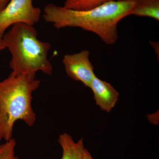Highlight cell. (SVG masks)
<instances>
[{"label":"cell","instance_id":"52a82bcc","mask_svg":"<svg viewBox=\"0 0 159 159\" xmlns=\"http://www.w3.org/2000/svg\"><path fill=\"white\" fill-rule=\"evenodd\" d=\"M58 142L62 151L61 159H82L85 150L83 139L75 142L70 134L64 133L59 136Z\"/></svg>","mask_w":159,"mask_h":159},{"label":"cell","instance_id":"3957f363","mask_svg":"<svg viewBox=\"0 0 159 159\" xmlns=\"http://www.w3.org/2000/svg\"><path fill=\"white\" fill-rule=\"evenodd\" d=\"M33 26L15 24L2 38L11 58L10 67L15 75L35 76L38 71L51 75L53 66L48 59L50 43L41 41Z\"/></svg>","mask_w":159,"mask_h":159},{"label":"cell","instance_id":"277c9868","mask_svg":"<svg viewBox=\"0 0 159 159\" xmlns=\"http://www.w3.org/2000/svg\"><path fill=\"white\" fill-rule=\"evenodd\" d=\"M41 10L33 6L32 0H10L0 12V36L15 24L34 26L39 22Z\"/></svg>","mask_w":159,"mask_h":159},{"label":"cell","instance_id":"4fadbf2b","mask_svg":"<svg viewBox=\"0 0 159 159\" xmlns=\"http://www.w3.org/2000/svg\"><path fill=\"white\" fill-rule=\"evenodd\" d=\"M6 48L4 41H3L2 37L0 36V51H3Z\"/></svg>","mask_w":159,"mask_h":159},{"label":"cell","instance_id":"8992f818","mask_svg":"<svg viewBox=\"0 0 159 159\" xmlns=\"http://www.w3.org/2000/svg\"><path fill=\"white\" fill-rule=\"evenodd\" d=\"M93 91L96 105L101 110L109 113L119 100V93L109 83L95 76L89 87Z\"/></svg>","mask_w":159,"mask_h":159},{"label":"cell","instance_id":"7a4b0ae2","mask_svg":"<svg viewBox=\"0 0 159 159\" xmlns=\"http://www.w3.org/2000/svg\"><path fill=\"white\" fill-rule=\"evenodd\" d=\"M40 83L35 76L12 72L0 81V142L12 139L15 123L18 120L29 126L34 125L36 115L31 104L32 94Z\"/></svg>","mask_w":159,"mask_h":159},{"label":"cell","instance_id":"ba28073f","mask_svg":"<svg viewBox=\"0 0 159 159\" xmlns=\"http://www.w3.org/2000/svg\"><path fill=\"white\" fill-rule=\"evenodd\" d=\"M129 15L151 18L159 21V0H136Z\"/></svg>","mask_w":159,"mask_h":159},{"label":"cell","instance_id":"7c38bea8","mask_svg":"<svg viewBox=\"0 0 159 159\" xmlns=\"http://www.w3.org/2000/svg\"><path fill=\"white\" fill-rule=\"evenodd\" d=\"M82 159H94L92 157L90 153L89 152L87 149L85 148V150L84 152Z\"/></svg>","mask_w":159,"mask_h":159},{"label":"cell","instance_id":"8fae6325","mask_svg":"<svg viewBox=\"0 0 159 159\" xmlns=\"http://www.w3.org/2000/svg\"><path fill=\"white\" fill-rule=\"evenodd\" d=\"M10 0H0V12L3 10Z\"/></svg>","mask_w":159,"mask_h":159},{"label":"cell","instance_id":"9c48e42d","mask_svg":"<svg viewBox=\"0 0 159 159\" xmlns=\"http://www.w3.org/2000/svg\"><path fill=\"white\" fill-rule=\"evenodd\" d=\"M116 0H66L63 7L74 10H87Z\"/></svg>","mask_w":159,"mask_h":159},{"label":"cell","instance_id":"6da1fadb","mask_svg":"<svg viewBox=\"0 0 159 159\" xmlns=\"http://www.w3.org/2000/svg\"><path fill=\"white\" fill-rule=\"evenodd\" d=\"M136 0H116L87 10H74L50 3L45 7L43 17L57 29L76 27L91 31L107 45L118 38L117 25L129 16Z\"/></svg>","mask_w":159,"mask_h":159},{"label":"cell","instance_id":"30bf717a","mask_svg":"<svg viewBox=\"0 0 159 159\" xmlns=\"http://www.w3.org/2000/svg\"><path fill=\"white\" fill-rule=\"evenodd\" d=\"M16 140L13 138L0 145V159H19L15 153Z\"/></svg>","mask_w":159,"mask_h":159},{"label":"cell","instance_id":"5b68a950","mask_svg":"<svg viewBox=\"0 0 159 159\" xmlns=\"http://www.w3.org/2000/svg\"><path fill=\"white\" fill-rule=\"evenodd\" d=\"M89 55V51L83 50L74 54H66L62 59L68 76L74 81L81 82L89 88L96 76Z\"/></svg>","mask_w":159,"mask_h":159}]
</instances>
